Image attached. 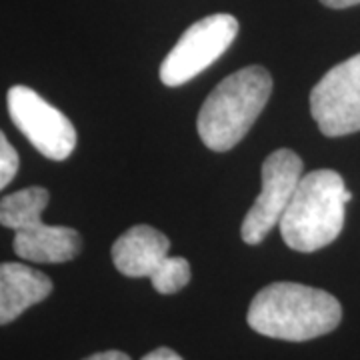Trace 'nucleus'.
<instances>
[{"mask_svg":"<svg viewBox=\"0 0 360 360\" xmlns=\"http://www.w3.org/2000/svg\"><path fill=\"white\" fill-rule=\"evenodd\" d=\"M302 158L288 148H281L264 160L262 191L240 226V236L246 245H260L269 232L281 224V219L302 179Z\"/></svg>","mask_w":360,"mask_h":360,"instance_id":"obj_8","label":"nucleus"},{"mask_svg":"<svg viewBox=\"0 0 360 360\" xmlns=\"http://www.w3.org/2000/svg\"><path fill=\"white\" fill-rule=\"evenodd\" d=\"M342 307L326 290L298 283H274L258 292L246 322L258 335L304 342L333 333L340 324Z\"/></svg>","mask_w":360,"mask_h":360,"instance_id":"obj_1","label":"nucleus"},{"mask_svg":"<svg viewBox=\"0 0 360 360\" xmlns=\"http://www.w3.org/2000/svg\"><path fill=\"white\" fill-rule=\"evenodd\" d=\"M310 115L324 136L360 130V54L333 66L310 92Z\"/></svg>","mask_w":360,"mask_h":360,"instance_id":"obj_9","label":"nucleus"},{"mask_svg":"<svg viewBox=\"0 0 360 360\" xmlns=\"http://www.w3.org/2000/svg\"><path fill=\"white\" fill-rule=\"evenodd\" d=\"M238 34V20L232 14H210L186 28L160 65V80L180 86L214 65L229 51Z\"/></svg>","mask_w":360,"mask_h":360,"instance_id":"obj_6","label":"nucleus"},{"mask_svg":"<svg viewBox=\"0 0 360 360\" xmlns=\"http://www.w3.org/2000/svg\"><path fill=\"white\" fill-rule=\"evenodd\" d=\"M8 115L40 155L51 160H66L77 146V130L65 112L54 108L39 92L16 84L6 94Z\"/></svg>","mask_w":360,"mask_h":360,"instance_id":"obj_7","label":"nucleus"},{"mask_svg":"<svg viewBox=\"0 0 360 360\" xmlns=\"http://www.w3.org/2000/svg\"><path fill=\"white\" fill-rule=\"evenodd\" d=\"M350 200L352 193L336 170L321 168L302 174L278 224L286 246L314 252L335 243L345 226V208Z\"/></svg>","mask_w":360,"mask_h":360,"instance_id":"obj_2","label":"nucleus"},{"mask_svg":"<svg viewBox=\"0 0 360 360\" xmlns=\"http://www.w3.org/2000/svg\"><path fill=\"white\" fill-rule=\"evenodd\" d=\"M272 94V77L262 66H246L208 94L196 129L210 150L226 153L246 136Z\"/></svg>","mask_w":360,"mask_h":360,"instance_id":"obj_3","label":"nucleus"},{"mask_svg":"<svg viewBox=\"0 0 360 360\" xmlns=\"http://www.w3.org/2000/svg\"><path fill=\"white\" fill-rule=\"evenodd\" d=\"M142 360H182L174 352V350H170V348H156L153 352H148L146 356Z\"/></svg>","mask_w":360,"mask_h":360,"instance_id":"obj_12","label":"nucleus"},{"mask_svg":"<svg viewBox=\"0 0 360 360\" xmlns=\"http://www.w3.org/2000/svg\"><path fill=\"white\" fill-rule=\"evenodd\" d=\"M84 360H130V356L124 352H118V350H106V352H96Z\"/></svg>","mask_w":360,"mask_h":360,"instance_id":"obj_13","label":"nucleus"},{"mask_svg":"<svg viewBox=\"0 0 360 360\" xmlns=\"http://www.w3.org/2000/svg\"><path fill=\"white\" fill-rule=\"evenodd\" d=\"M168 252L170 240L148 224L132 226L112 245L116 270L130 278H150L160 295H174L191 283L188 260Z\"/></svg>","mask_w":360,"mask_h":360,"instance_id":"obj_5","label":"nucleus"},{"mask_svg":"<svg viewBox=\"0 0 360 360\" xmlns=\"http://www.w3.org/2000/svg\"><path fill=\"white\" fill-rule=\"evenodd\" d=\"M51 193L42 186H28L0 200V224L14 232L16 257L32 262L60 264L77 257L82 238L70 226H52L42 222V212Z\"/></svg>","mask_w":360,"mask_h":360,"instance_id":"obj_4","label":"nucleus"},{"mask_svg":"<svg viewBox=\"0 0 360 360\" xmlns=\"http://www.w3.org/2000/svg\"><path fill=\"white\" fill-rule=\"evenodd\" d=\"M321 2L328 8H348V6L360 4V0H321Z\"/></svg>","mask_w":360,"mask_h":360,"instance_id":"obj_14","label":"nucleus"},{"mask_svg":"<svg viewBox=\"0 0 360 360\" xmlns=\"http://www.w3.org/2000/svg\"><path fill=\"white\" fill-rule=\"evenodd\" d=\"M18 167H20L18 153L14 150L13 144L4 136V132L0 130V191L11 184V180L18 172Z\"/></svg>","mask_w":360,"mask_h":360,"instance_id":"obj_11","label":"nucleus"},{"mask_svg":"<svg viewBox=\"0 0 360 360\" xmlns=\"http://www.w3.org/2000/svg\"><path fill=\"white\" fill-rule=\"evenodd\" d=\"M52 281L40 270L20 262L0 264V324L16 321L26 309L49 298Z\"/></svg>","mask_w":360,"mask_h":360,"instance_id":"obj_10","label":"nucleus"}]
</instances>
